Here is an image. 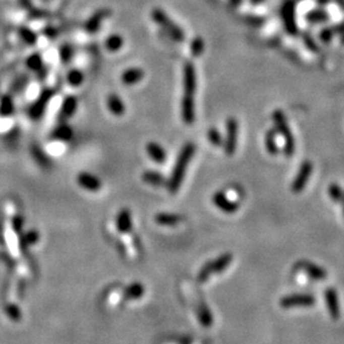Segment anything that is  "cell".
I'll return each instance as SVG.
<instances>
[{
    "instance_id": "1",
    "label": "cell",
    "mask_w": 344,
    "mask_h": 344,
    "mask_svg": "<svg viewBox=\"0 0 344 344\" xmlns=\"http://www.w3.org/2000/svg\"><path fill=\"white\" fill-rule=\"evenodd\" d=\"M197 88L196 69L192 63L188 62L184 66V96L181 101V117L186 124L195 122V93Z\"/></svg>"
},
{
    "instance_id": "2",
    "label": "cell",
    "mask_w": 344,
    "mask_h": 344,
    "mask_svg": "<svg viewBox=\"0 0 344 344\" xmlns=\"http://www.w3.org/2000/svg\"><path fill=\"white\" fill-rule=\"evenodd\" d=\"M196 153V145L194 142H187L184 147L181 148L180 152L177 156L176 163L172 170L169 180H166V188L171 194H176L180 189V187L184 182L186 170L189 165L190 161L194 158Z\"/></svg>"
},
{
    "instance_id": "3",
    "label": "cell",
    "mask_w": 344,
    "mask_h": 344,
    "mask_svg": "<svg viewBox=\"0 0 344 344\" xmlns=\"http://www.w3.org/2000/svg\"><path fill=\"white\" fill-rule=\"evenodd\" d=\"M151 18H152L153 22L155 24H158L160 27H162L166 34H168L170 37L174 39L177 43H182L185 40V33L178 25L172 22L169 18V16L166 15L162 9L160 8H154L151 12Z\"/></svg>"
},
{
    "instance_id": "4",
    "label": "cell",
    "mask_w": 344,
    "mask_h": 344,
    "mask_svg": "<svg viewBox=\"0 0 344 344\" xmlns=\"http://www.w3.org/2000/svg\"><path fill=\"white\" fill-rule=\"evenodd\" d=\"M273 121L276 127V131L279 132L285 138V154L288 156H292L295 149L294 139L292 137L291 130L289 128V124L286 123L283 112L275 111L273 113Z\"/></svg>"
},
{
    "instance_id": "5",
    "label": "cell",
    "mask_w": 344,
    "mask_h": 344,
    "mask_svg": "<svg viewBox=\"0 0 344 344\" xmlns=\"http://www.w3.org/2000/svg\"><path fill=\"white\" fill-rule=\"evenodd\" d=\"M238 141V122L235 118H229L226 121V140H225V152L232 156L235 154Z\"/></svg>"
},
{
    "instance_id": "6",
    "label": "cell",
    "mask_w": 344,
    "mask_h": 344,
    "mask_svg": "<svg viewBox=\"0 0 344 344\" xmlns=\"http://www.w3.org/2000/svg\"><path fill=\"white\" fill-rule=\"evenodd\" d=\"M54 94L55 92L53 90H49V88H47V90H44L40 93V95L38 96L37 100L31 104L28 109V116L30 117V119L39 120L41 117H43V114L45 113V109L47 105H48L49 101L51 100V97L54 96Z\"/></svg>"
},
{
    "instance_id": "7",
    "label": "cell",
    "mask_w": 344,
    "mask_h": 344,
    "mask_svg": "<svg viewBox=\"0 0 344 344\" xmlns=\"http://www.w3.org/2000/svg\"><path fill=\"white\" fill-rule=\"evenodd\" d=\"M312 169L313 166L310 161H304V162L302 163L299 174H297L293 184H292V191L299 194V192H302L304 190V188L307 185V181H309L310 176L312 174Z\"/></svg>"
},
{
    "instance_id": "8",
    "label": "cell",
    "mask_w": 344,
    "mask_h": 344,
    "mask_svg": "<svg viewBox=\"0 0 344 344\" xmlns=\"http://www.w3.org/2000/svg\"><path fill=\"white\" fill-rule=\"evenodd\" d=\"M315 303V299L311 295H291L286 296L283 300L280 301V305L284 309H292V307H305V306H312Z\"/></svg>"
},
{
    "instance_id": "9",
    "label": "cell",
    "mask_w": 344,
    "mask_h": 344,
    "mask_svg": "<svg viewBox=\"0 0 344 344\" xmlns=\"http://www.w3.org/2000/svg\"><path fill=\"white\" fill-rule=\"evenodd\" d=\"M212 202L218 209L225 211L227 213H233L238 210V203L234 200H231L228 196L223 191H217L212 196Z\"/></svg>"
},
{
    "instance_id": "10",
    "label": "cell",
    "mask_w": 344,
    "mask_h": 344,
    "mask_svg": "<svg viewBox=\"0 0 344 344\" xmlns=\"http://www.w3.org/2000/svg\"><path fill=\"white\" fill-rule=\"evenodd\" d=\"M77 184L83 189L91 192H97L100 191L102 188V182L97 178L95 175L90 174V172H81L77 176Z\"/></svg>"
},
{
    "instance_id": "11",
    "label": "cell",
    "mask_w": 344,
    "mask_h": 344,
    "mask_svg": "<svg viewBox=\"0 0 344 344\" xmlns=\"http://www.w3.org/2000/svg\"><path fill=\"white\" fill-rule=\"evenodd\" d=\"M147 153L152 159L155 163L163 164L166 160V152L162 145L159 144L158 142H154V141H150L147 143Z\"/></svg>"
},
{
    "instance_id": "12",
    "label": "cell",
    "mask_w": 344,
    "mask_h": 344,
    "mask_svg": "<svg viewBox=\"0 0 344 344\" xmlns=\"http://www.w3.org/2000/svg\"><path fill=\"white\" fill-rule=\"evenodd\" d=\"M108 14L109 13L107 9H100L94 13L85 24V30L87 31V33H90V34L96 33V31L100 29L103 20L107 17Z\"/></svg>"
},
{
    "instance_id": "13",
    "label": "cell",
    "mask_w": 344,
    "mask_h": 344,
    "mask_svg": "<svg viewBox=\"0 0 344 344\" xmlns=\"http://www.w3.org/2000/svg\"><path fill=\"white\" fill-rule=\"evenodd\" d=\"M283 18L284 23L291 34L297 33V25L295 23V10H294V4L293 3H286L283 8Z\"/></svg>"
},
{
    "instance_id": "14",
    "label": "cell",
    "mask_w": 344,
    "mask_h": 344,
    "mask_svg": "<svg viewBox=\"0 0 344 344\" xmlns=\"http://www.w3.org/2000/svg\"><path fill=\"white\" fill-rule=\"evenodd\" d=\"M77 97L74 95H69L63 101L61 109H60V118L61 119H70L72 116H74L77 109Z\"/></svg>"
},
{
    "instance_id": "15",
    "label": "cell",
    "mask_w": 344,
    "mask_h": 344,
    "mask_svg": "<svg viewBox=\"0 0 344 344\" xmlns=\"http://www.w3.org/2000/svg\"><path fill=\"white\" fill-rule=\"evenodd\" d=\"M144 77V72L139 69V67H131V69H128L127 71L123 72V74L121 76V81L124 85L131 86L135 85L142 80Z\"/></svg>"
},
{
    "instance_id": "16",
    "label": "cell",
    "mask_w": 344,
    "mask_h": 344,
    "mask_svg": "<svg viewBox=\"0 0 344 344\" xmlns=\"http://www.w3.org/2000/svg\"><path fill=\"white\" fill-rule=\"evenodd\" d=\"M106 105L108 111L111 112L113 116L121 117L125 112V105L122 101V98L120 97L118 94H109L106 98Z\"/></svg>"
},
{
    "instance_id": "17",
    "label": "cell",
    "mask_w": 344,
    "mask_h": 344,
    "mask_svg": "<svg viewBox=\"0 0 344 344\" xmlns=\"http://www.w3.org/2000/svg\"><path fill=\"white\" fill-rule=\"evenodd\" d=\"M141 179H142L144 184L153 186V187H161L163 185H166V180L164 178V176L154 170H145L142 174V176H141Z\"/></svg>"
},
{
    "instance_id": "18",
    "label": "cell",
    "mask_w": 344,
    "mask_h": 344,
    "mask_svg": "<svg viewBox=\"0 0 344 344\" xmlns=\"http://www.w3.org/2000/svg\"><path fill=\"white\" fill-rule=\"evenodd\" d=\"M325 300L331 316L333 319H337V317L340 316V307H338L336 292L333 289H328L325 293Z\"/></svg>"
},
{
    "instance_id": "19",
    "label": "cell",
    "mask_w": 344,
    "mask_h": 344,
    "mask_svg": "<svg viewBox=\"0 0 344 344\" xmlns=\"http://www.w3.org/2000/svg\"><path fill=\"white\" fill-rule=\"evenodd\" d=\"M73 137H74V131L69 124L65 123H62L59 127H56L50 134L51 139L60 141H70Z\"/></svg>"
},
{
    "instance_id": "20",
    "label": "cell",
    "mask_w": 344,
    "mask_h": 344,
    "mask_svg": "<svg viewBox=\"0 0 344 344\" xmlns=\"http://www.w3.org/2000/svg\"><path fill=\"white\" fill-rule=\"evenodd\" d=\"M132 220H131V213L128 209H123L120 211L117 217V227L121 232H129L131 229Z\"/></svg>"
},
{
    "instance_id": "21",
    "label": "cell",
    "mask_w": 344,
    "mask_h": 344,
    "mask_svg": "<svg viewBox=\"0 0 344 344\" xmlns=\"http://www.w3.org/2000/svg\"><path fill=\"white\" fill-rule=\"evenodd\" d=\"M181 220V216L177 213L161 212L155 216V221L163 226H175Z\"/></svg>"
},
{
    "instance_id": "22",
    "label": "cell",
    "mask_w": 344,
    "mask_h": 344,
    "mask_svg": "<svg viewBox=\"0 0 344 344\" xmlns=\"http://www.w3.org/2000/svg\"><path fill=\"white\" fill-rule=\"evenodd\" d=\"M124 44V40L122 38L121 35L119 34H112L109 35L108 37L105 39V48L108 51H112V53H116V51H119L120 49L123 47Z\"/></svg>"
},
{
    "instance_id": "23",
    "label": "cell",
    "mask_w": 344,
    "mask_h": 344,
    "mask_svg": "<svg viewBox=\"0 0 344 344\" xmlns=\"http://www.w3.org/2000/svg\"><path fill=\"white\" fill-rule=\"evenodd\" d=\"M14 113V101L10 95H4L0 100V114L8 117Z\"/></svg>"
},
{
    "instance_id": "24",
    "label": "cell",
    "mask_w": 344,
    "mask_h": 344,
    "mask_svg": "<svg viewBox=\"0 0 344 344\" xmlns=\"http://www.w3.org/2000/svg\"><path fill=\"white\" fill-rule=\"evenodd\" d=\"M26 66H27L30 71L39 72L43 69V59H41L40 54L38 53L31 54L28 59L26 60Z\"/></svg>"
},
{
    "instance_id": "25",
    "label": "cell",
    "mask_w": 344,
    "mask_h": 344,
    "mask_svg": "<svg viewBox=\"0 0 344 344\" xmlns=\"http://www.w3.org/2000/svg\"><path fill=\"white\" fill-rule=\"evenodd\" d=\"M18 34L20 36V38L28 45H35L36 41H37V36H36L34 31L28 27H25V26L19 28Z\"/></svg>"
},
{
    "instance_id": "26",
    "label": "cell",
    "mask_w": 344,
    "mask_h": 344,
    "mask_svg": "<svg viewBox=\"0 0 344 344\" xmlns=\"http://www.w3.org/2000/svg\"><path fill=\"white\" fill-rule=\"evenodd\" d=\"M327 19H328V15L324 12V10H312V12H310L306 15V20L312 24L326 22Z\"/></svg>"
},
{
    "instance_id": "27",
    "label": "cell",
    "mask_w": 344,
    "mask_h": 344,
    "mask_svg": "<svg viewBox=\"0 0 344 344\" xmlns=\"http://www.w3.org/2000/svg\"><path fill=\"white\" fill-rule=\"evenodd\" d=\"M66 78L71 86L77 87L83 83V80H84V74H83L80 70H71L69 72V74H67Z\"/></svg>"
},
{
    "instance_id": "28",
    "label": "cell",
    "mask_w": 344,
    "mask_h": 344,
    "mask_svg": "<svg viewBox=\"0 0 344 344\" xmlns=\"http://www.w3.org/2000/svg\"><path fill=\"white\" fill-rule=\"evenodd\" d=\"M304 268H305L306 272L309 273L311 277H313L314 279H324L325 278L326 273L322 268L317 267V266H315V265L310 264V263H305Z\"/></svg>"
},
{
    "instance_id": "29",
    "label": "cell",
    "mask_w": 344,
    "mask_h": 344,
    "mask_svg": "<svg viewBox=\"0 0 344 344\" xmlns=\"http://www.w3.org/2000/svg\"><path fill=\"white\" fill-rule=\"evenodd\" d=\"M274 133H275V130H270V131H268L267 134H266V139H265L266 149H267L268 152L273 155L277 154L278 152V147H277V144H276Z\"/></svg>"
},
{
    "instance_id": "30",
    "label": "cell",
    "mask_w": 344,
    "mask_h": 344,
    "mask_svg": "<svg viewBox=\"0 0 344 344\" xmlns=\"http://www.w3.org/2000/svg\"><path fill=\"white\" fill-rule=\"evenodd\" d=\"M31 154H33L35 160L37 161L41 166H48L50 164V160L48 159V156H47L43 152V150L39 149L38 147L31 148Z\"/></svg>"
},
{
    "instance_id": "31",
    "label": "cell",
    "mask_w": 344,
    "mask_h": 344,
    "mask_svg": "<svg viewBox=\"0 0 344 344\" xmlns=\"http://www.w3.org/2000/svg\"><path fill=\"white\" fill-rule=\"evenodd\" d=\"M207 135H208V140L210 141V143L212 145H215V147H221L223 141H222L220 132H219L216 128H210L209 130H208Z\"/></svg>"
},
{
    "instance_id": "32",
    "label": "cell",
    "mask_w": 344,
    "mask_h": 344,
    "mask_svg": "<svg viewBox=\"0 0 344 344\" xmlns=\"http://www.w3.org/2000/svg\"><path fill=\"white\" fill-rule=\"evenodd\" d=\"M203 49H205V43H203V39L201 37H196L191 41L190 51L195 57L200 56L202 54Z\"/></svg>"
},
{
    "instance_id": "33",
    "label": "cell",
    "mask_w": 344,
    "mask_h": 344,
    "mask_svg": "<svg viewBox=\"0 0 344 344\" xmlns=\"http://www.w3.org/2000/svg\"><path fill=\"white\" fill-rule=\"evenodd\" d=\"M328 195H330V198L333 200V201H335V202H338V201H341L343 199V191L340 187H338L337 185H331L330 188H328Z\"/></svg>"
},
{
    "instance_id": "34",
    "label": "cell",
    "mask_w": 344,
    "mask_h": 344,
    "mask_svg": "<svg viewBox=\"0 0 344 344\" xmlns=\"http://www.w3.org/2000/svg\"><path fill=\"white\" fill-rule=\"evenodd\" d=\"M73 54H74V50H73L72 46H70V45H63L62 46V48L60 50V56H61L62 62H64V63L70 62L73 57Z\"/></svg>"
},
{
    "instance_id": "35",
    "label": "cell",
    "mask_w": 344,
    "mask_h": 344,
    "mask_svg": "<svg viewBox=\"0 0 344 344\" xmlns=\"http://www.w3.org/2000/svg\"><path fill=\"white\" fill-rule=\"evenodd\" d=\"M28 83V78L27 76H20L17 81H15V83L13 84V91L14 92H18L20 90H23V88L27 85Z\"/></svg>"
},
{
    "instance_id": "36",
    "label": "cell",
    "mask_w": 344,
    "mask_h": 344,
    "mask_svg": "<svg viewBox=\"0 0 344 344\" xmlns=\"http://www.w3.org/2000/svg\"><path fill=\"white\" fill-rule=\"evenodd\" d=\"M332 36H333V29H328V28L323 29L320 33V39L327 43V41H330V39L332 38Z\"/></svg>"
},
{
    "instance_id": "37",
    "label": "cell",
    "mask_w": 344,
    "mask_h": 344,
    "mask_svg": "<svg viewBox=\"0 0 344 344\" xmlns=\"http://www.w3.org/2000/svg\"><path fill=\"white\" fill-rule=\"evenodd\" d=\"M44 34H45L46 36H48L49 38H54L55 36H56V30H55V28H53V27H47V28L44 30Z\"/></svg>"
},
{
    "instance_id": "38",
    "label": "cell",
    "mask_w": 344,
    "mask_h": 344,
    "mask_svg": "<svg viewBox=\"0 0 344 344\" xmlns=\"http://www.w3.org/2000/svg\"><path fill=\"white\" fill-rule=\"evenodd\" d=\"M20 5H22V7L26 8V9H30L31 8V0H19Z\"/></svg>"
},
{
    "instance_id": "39",
    "label": "cell",
    "mask_w": 344,
    "mask_h": 344,
    "mask_svg": "<svg viewBox=\"0 0 344 344\" xmlns=\"http://www.w3.org/2000/svg\"><path fill=\"white\" fill-rule=\"evenodd\" d=\"M263 0H252L253 4H258V3H262Z\"/></svg>"
},
{
    "instance_id": "40",
    "label": "cell",
    "mask_w": 344,
    "mask_h": 344,
    "mask_svg": "<svg viewBox=\"0 0 344 344\" xmlns=\"http://www.w3.org/2000/svg\"><path fill=\"white\" fill-rule=\"evenodd\" d=\"M343 43H344V37H343Z\"/></svg>"
},
{
    "instance_id": "41",
    "label": "cell",
    "mask_w": 344,
    "mask_h": 344,
    "mask_svg": "<svg viewBox=\"0 0 344 344\" xmlns=\"http://www.w3.org/2000/svg\"><path fill=\"white\" fill-rule=\"evenodd\" d=\"M343 198H344V197H343Z\"/></svg>"
}]
</instances>
